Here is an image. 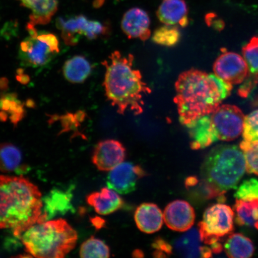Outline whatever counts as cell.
I'll return each mask as SVG.
<instances>
[{"mask_svg":"<svg viewBox=\"0 0 258 258\" xmlns=\"http://www.w3.org/2000/svg\"><path fill=\"white\" fill-rule=\"evenodd\" d=\"M233 85L215 74L191 69L180 74L174 102L179 120L187 127L203 116L211 115L231 94Z\"/></svg>","mask_w":258,"mask_h":258,"instance_id":"obj_1","label":"cell"},{"mask_svg":"<svg viewBox=\"0 0 258 258\" xmlns=\"http://www.w3.org/2000/svg\"><path fill=\"white\" fill-rule=\"evenodd\" d=\"M39 189L22 176L0 175V229L20 237L30 226L46 221Z\"/></svg>","mask_w":258,"mask_h":258,"instance_id":"obj_2","label":"cell"},{"mask_svg":"<svg viewBox=\"0 0 258 258\" xmlns=\"http://www.w3.org/2000/svg\"><path fill=\"white\" fill-rule=\"evenodd\" d=\"M134 56L115 51L102 62L105 68L104 86L106 98L119 114L144 111V96L151 90L144 82L140 71L134 68Z\"/></svg>","mask_w":258,"mask_h":258,"instance_id":"obj_3","label":"cell"},{"mask_svg":"<svg viewBox=\"0 0 258 258\" xmlns=\"http://www.w3.org/2000/svg\"><path fill=\"white\" fill-rule=\"evenodd\" d=\"M26 250L40 258H62L75 247L77 232L66 221L38 222L27 229L20 237Z\"/></svg>","mask_w":258,"mask_h":258,"instance_id":"obj_4","label":"cell"},{"mask_svg":"<svg viewBox=\"0 0 258 258\" xmlns=\"http://www.w3.org/2000/svg\"><path fill=\"white\" fill-rule=\"evenodd\" d=\"M246 171L243 151L230 145H219L210 151L201 170L203 179L223 194L235 188Z\"/></svg>","mask_w":258,"mask_h":258,"instance_id":"obj_5","label":"cell"},{"mask_svg":"<svg viewBox=\"0 0 258 258\" xmlns=\"http://www.w3.org/2000/svg\"><path fill=\"white\" fill-rule=\"evenodd\" d=\"M29 37L22 42L19 57L25 66L39 68L46 66L59 53V41L55 35L39 33L35 26H27Z\"/></svg>","mask_w":258,"mask_h":258,"instance_id":"obj_6","label":"cell"},{"mask_svg":"<svg viewBox=\"0 0 258 258\" xmlns=\"http://www.w3.org/2000/svg\"><path fill=\"white\" fill-rule=\"evenodd\" d=\"M234 212L230 206L218 203L206 210L198 229L202 240L210 247L233 230Z\"/></svg>","mask_w":258,"mask_h":258,"instance_id":"obj_7","label":"cell"},{"mask_svg":"<svg viewBox=\"0 0 258 258\" xmlns=\"http://www.w3.org/2000/svg\"><path fill=\"white\" fill-rule=\"evenodd\" d=\"M56 24L61 31L64 43L71 46L78 43L82 36H85L89 40L96 39L107 33L108 30L101 22L89 20L83 15L67 19L59 18Z\"/></svg>","mask_w":258,"mask_h":258,"instance_id":"obj_8","label":"cell"},{"mask_svg":"<svg viewBox=\"0 0 258 258\" xmlns=\"http://www.w3.org/2000/svg\"><path fill=\"white\" fill-rule=\"evenodd\" d=\"M211 116L218 140L233 141L243 133L245 116L237 106L220 105Z\"/></svg>","mask_w":258,"mask_h":258,"instance_id":"obj_9","label":"cell"},{"mask_svg":"<svg viewBox=\"0 0 258 258\" xmlns=\"http://www.w3.org/2000/svg\"><path fill=\"white\" fill-rule=\"evenodd\" d=\"M216 76L231 84L238 85L249 75V70L246 60L236 53L224 51L214 64Z\"/></svg>","mask_w":258,"mask_h":258,"instance_id":"obj_10","label":"cell"},{"mask_svg":"<svg viewBox=\"0 0 258 258\" xmlns=\"http://www.w3.org/2000/svg\"><path fill=\"white\" fill-rule=\"evenodd\" d=\"M146 175L140 166L130 162H122L110 170L106 183L109 188L121 195L135 191L138 180Z\"/></svg>","mask_w":258,"mask_h":258,"instance_id":"obj_11","label":"cell"},{"mask_svg":"<svg viewBox=\"0 0 258 258\" xmlns=\"http://www.w3.org/2000/svg\"><path fill=\"white\" fill-rule=\"evenodd\" d=\"M125 148L120 142L104 140L96 145L92 156L93 163L99 170L108 172L124 161Z\"/></svg>","mask_w":258,"mask_h":258,"instance_id":"obj_12","label":"cell"},{"mask_svg":"<svg viewBox=\"0 0 258 258\" xmlns=\"http://www.w3.org/2000/svg\"><path fill=\"white\" fill-rule=\"evenodd\" d=\"M164 221L170 230L185 232L191 228L195 224V209L189 203L184 201H173L164 209Z\"/></svg>","mask_w":258,"mask_h":258,"instance_id":"obj_13","label":"cell"},{"mask_svg":"<svg viewBox=\"0 0 258 258\" xmlns=\"http://www.w3.org/2000/svg\"><path fill=\"white\" fill-rule=\"evenodd\" d=\"M199 229L190 228L174 242L172 253L185 257H210L213 253L211 247L203 246Z\"/></svg>","mask_w":258,"mask_h":258,"instance_id":"obj_14","label":"cell"},{"mask_svg":"<svg viewBox=\"0 0 258 258\" xmlns=\"http://www.w3.org/2000/svg\"><path fill=\"white\" fill-rule=\"evenodd\" d=\"M121 25L122 30L129 38L146 41L151 37L149 16L140 8H132L125 12Z\"/></svg>","mask_w":258,"mask_h":258,"instance_id":"obj_15","label":"cell"},{"mask_svg":"<svg viewBox=\"0 0 258 258\" xmlns=\"http://www.w3.org/2000/svg\"><path fill=\"white\" fill-rule=\"evenodd\" d=\"M188 15V6L184 0H164L157 12L161 23L182 27H185L189 24Z\"/></svg>","mask_w":258,"mask_h":258,"instance_id":"obj_16","label":"cell"},{"mask_svg":"<svg viewBox=\"0 0 258 258\" xmlns=\"http://www.w3.org/2000/svg\"><path fill=\"white\" fill-rule=\"evenodd\" d=\"M188 128L192 150L203 149L218 140L211 115L203 116Z\"/></svg>","mask_w":258,"mask_h":258,"instance_id":"obj_17","label":"cell"},{"mask_svg":"<svg viewBox=\"0 0 258 258\" xmlns=\"http://www.w3.org/2000/svg\"><path fill=\"white\" fill-rule=\"evenodd\" d=\"M135 221L139 230L146 234H152L162 227L163 214L154 203H145L139 206L135 211Z\"/></svg>","mask_w":258,"mask_h":258,"instance_id":"obj_18","label":"cell"},{"mask_svg":"<svg viewBox=\"0 0 258 258\" xmlns=\"http://www.w3.org/2000/svg\"><path fill=\"white\" fill-rule=\"evenodd\" d=\"M87 202L101 215L111 214L124 205V202L118 192L108 187L102 188L101 191L90 194L87 197Z\"/></svg>","mask_w":258,"mask_h":258,"instance_id":"obj_19","label":"cell"},{"mask_svg":"<svg viewBox=\"0 0 258 258\" xmlns=\"http://www.w3.org/2000/svg\"><path fill=\"white\" fill-rule=\"evenodd\" d=\"M24 7L30 9V23L36 25L47 24L57 10V0H19Z\"/></svg>","mask_w":258,"mask_h":258,"instance_id":"obj_20","label":"cell"},{"mask_svg":"<svg viewBox=\"0 0 258 258\" xmlns=\"http://www.w3.org/2000/svg\"><path fill=\"white\" fill-rule=\"evenodd\" d=\"M92 66L83 56H74L64 63L63 74L69 82L82 83L88 78L92 73Z\"/></svg>","mask_w":258,"mask_h":258,"instance_id":"obj_21","label":"cell"},{"mask_svg":"<svg viewBox=\"0 0 258 258\" xmlns=\"http://www.w3.org/2000/svg\"><path fill=\"white\" fill-rule=\"evenodd\" d=\"M24 105L15 93H8L0 98V120L9 118L15 125H17L25 115Z\"/></svg>","mask_w":258,"mask_h":258,"instance_id":"obj_22","label":"cell"},{"mask_svg":"<svg viewBox=\"0 0 258 258\" xmlns=\"http://www.w3.org/2000/svg\"><path fill=\"white\" fill-rule=\"evenodd\" d=\"M226 254L231 258H248L253 255L254 246L252 242L240 233L229 235L224 244Z\"/></svg>","mask_w":258,"mask_h":258,"instance_id":"obj_23","label":"cell"},{"mask_svg":"<svg viewBox=\"0 0 258 258\" xmlns=\"http://www.w3.org/2000/svg\"><path fill=\"white\" fill-rule=\"evenodd\" d=\"M234 212L238 225L247 227L254 226L258 220V198L251 201L237 199Z\"/></svg>","mask_w":258,"mask_h":258,"instance_id":"obj_24","label":"cell"},{"mask_svg":"<svg viewBox=\"0 0 258 258\" xmlns=\"http://www.w3.org/2000/svg\"><path fill=\"white\" fill-rule=\"evenodd\" d=\"M22 156L21 151L14 145L0 144V171L8 173L21 168Z\"/></svg>","mask_w":258,"mask_h":258,"instance_id":"obj_25","label":"cell"},{"mask_svg":"<svg viewBox=\"0 0 258 258\" xmlns=\"http://www.w3.org/2000/svg\"><path fill=\"white\" fill-rule=\"evenodd\" d=\"M80 256L83 258H105L110 256L109 248L104 241L93 237L81 246Z\"/></svg>","mask_w":258,"mask_h":258,"instance_id":"obj_26","label":"cell"},{"mask_svg":"<svg viewBox=\"0 0 258 258\" xmlns=\"http://www.w3.org/2000/svg\"><path fill=\"white\" fill-rule=\"evenodd\" d=\"M181 34L176 26L164 25L154 31L152 40L160 46L173 47L179 43Z\"/></svg>","mask_w":258,"mask_h":258,"instance_id":"obj_27","label":"cell"},{"mask_svg":"<svg viewBox=\"0 0 258 258\" xmlns=\"http://www.w3.org/2000/svg\"><path fill=\"white\" fill-rule=\"evenodd\" d=\"M240 148L246 160V172L258 176V143H247L242 141Z\"/></svg>","mask_w":258,"mask_h":258,"instance_id":"obj_28","label":"cell"},{"mask_svg":"<svg viewBox=\"0 0 258 258\" xmlns=\"http://www.w3.org/2000/svg\"><path fill=\"white\" fill-rule=\"evenodd\" d=\"M249 73L258 76V36L254 37L242 49Z\"/></svg>","mask_w":258,"mask_h":258,"instance_id":"obj_29","label":"cell"},{"mask_svg":"<svg viewBox=\"0 0 258 258\" xmlns=\"http://www.w3.org/2000/svg\"><path fill=\"white\" fill-rule=\"evenodd\" d=\"M244 142L258 143V109L245 117L243 131Z\"/></svg>","mask_w":258,"mask_h":258,"instance_id":"obj_30","label":"cell"},{"mask_svg":"<svg viewBox=\"0 0 258 258\" xmlns=\"http://www.w3.org/2000/svg\"><path fill=\"white\" fill-rule=\"evenodd\" d=\"M237 199L251 201L258 198V180L251 178L244 180L234 195Z\"/></svg>","mask_w":258,"mask_h":258,"instance_id":"obj_31","label":"cell"},{"mask_svg":"<svg viewBox=\"0 0 258 258\" xmlns=\"http://www.w3.org/2000/svg\"><path fill=\"white\" fill-rule=\"evenodd\" d=\"M257 83L258 76L249 73L246 79L241 83L240 88L238 89V94L243 98H246L257 85Z\"/></svg>","mask_w":258,"mask_h":258,"instance_id":"obj_32","label":"cell"},{"mask_svg":"<svg viewBox=\"0 0 258 258\" xmlns=\"http://www.w3.org/2000/svg\"><path fill=\"white\" fill-rule=\"evenodd\" d=\"M254 227H255L258 230V220L256 221L255 225H254Z\"/></svg>","mask_w":258,"mask_h":258,"instance_id":"obj_33","label":"cell"}]
</instances>
